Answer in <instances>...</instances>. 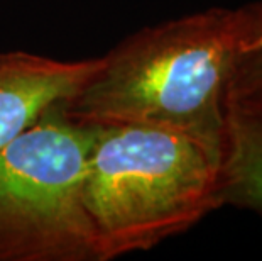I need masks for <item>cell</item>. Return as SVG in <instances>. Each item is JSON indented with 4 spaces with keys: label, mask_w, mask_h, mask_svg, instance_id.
Here are the masks:
<instances>
[{
    "label": "cell",
    "mask_w": 262,
    "mask_h": 261,
    "mask_svg": "<svg viewBox=\"0 0 262 261\" xmlns=\"http://www.w3.org/2000/svg\"><path fill=\"white\" fill-rule=\"evenodd\" d=\"M260 24L262 0L142 27L103 54L64 112L88 124L163 127L222 149L233 66Z\"/></svg>",
    "instance_id": "cell-1"
},
{
    "label": "cell",
    "mask_w": 262,
    "mask_h": 261,
    "mask_svg": "<svg viewBox=\"0 0 262 261\" xmlns=\"http://www.w3.org/2000/svg\"><path fill=\"white\" fill-rule=\"evenodd\" d=\"M222 149L178 131L93 124L83 204L100 261L149 251L224 207Z\"/></svg>",
    "instance_id": "cell-2"
},
{
    "label": "cell",
    "mask_w": 262,
    "mask_h": 261,
    "mask_svg": "<svg viewBox=\"0 0 262 261\" xmlns=\"http://www.w3.org/2000/svg\"><path fill=\"white\" fill-rule=\"evenodd\" d=\"M92 141L58 102L0 148V261H100L83 204Z\"/></svg>",
    "instance_id": "cell-3"
},
{
    "label": "cell",
    "mask_w": 262,
    "mask_h": 261,
    "mask_svg": "<svg viewBox=\"0 0 262 261\" xmlns=\"http://www.w3.org/2000/svg\"><path fill=\"white\" fill-rule=\"evenodd\" d=\"M100 65L102 56L56 59L22 49L0 53V148L29 129L51 105L70 101Z\"/></svg>",
    "instance_id": "cell-4"
},
{
    "label": "cell",
    "mask_w": 262,
    "mask_h": 261,
    "mask_svg": "<svg viewBox=\"0 0 262 261\" xmlns=\"http://www.w3.org/2000/svg\"><path fill=\"white\" fill-rule=\"evenodd\" d=\"M220 192L224 205L262 215V90L227 95Z\"/></svg>",
    "instance_id": "cell-5"
},
{
    "label": "cell",
    "mask_w": 262,
    "mask_h": 261,
    "mask_svg": "<svg viewBox=\"0 0 262 261\" xmlns=\"http://www.w3.org/2000/svg\"><path fill=\"white\" fill-rule=\"evenodd\" d=\"M252 90H262V24L252 32L238 54L227 95Z\"/></svg>",
    "instance_id": "cell-6"
}]
</instances>
